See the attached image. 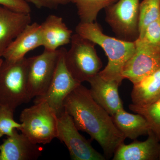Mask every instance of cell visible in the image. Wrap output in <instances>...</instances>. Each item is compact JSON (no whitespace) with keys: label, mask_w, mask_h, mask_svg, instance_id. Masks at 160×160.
Segmentation results:
<instances>
[{"label":"cell","mask_w":160,"mask_h":160,"mask_svg":"<svg viewBox=\"0 0 160 160\" xmlns=\"http://www.w3.org/2000/svg\"><path fill=\"white\" fill-rule=\"evenodd\" d=\"M64 110L72 118L78 130L95 140L106 157H111L126 138L115 125L111 116L92 98L89 89L81 84L66 98Z\"/></svg>","instance_id":"6da1fadb"},{"label":"cell","mask_w":160,"mask_h":160,"mask_svg":"<svg viewBox=\"0 0 160 160\" xmlns=\"http://www.w3.org/2000/svg\"><path fill=\"white\" fill-rule=\"evenodd\" d=\"M76 33L99 45L105 51L108 59L106 67L99 72L104 79L116 82L121 85L123 80L122 72L126 62L135 49V42H126L104 34L97 22H80L76 27Z\"/></svg>","instance_id":"7a4b0ae2"},{"label":"cell","mask_w":160,"mask_h":160,"mask_svg":"<svg viewBox=\"0 0 160 160\" xmlns=\"http://www.w3.org/2000/svg\"><path fill=\"white\" fill-rule=\"evenodd\" d=\"M29 58L11 62L3 60L0 66V106L15 111L31 100L28 87Z\"/></svg>","instance_id":"3957f363"},{"label":"cell","mask_w":160,"mask_h":160,"mask_svg":"<svg viewBox=\"0 0 160 160\" xmlns=\"http://www.w3.org/2000/svg\"><path fill=\"white\" fill-rule=\"evenodd\" d=\"M58 120L56 112L48 103L37 102L21 112L19 130L35 144L46 145L57 138Z\"/></svg>","instance_id":"277c9868"},{"label":"cell","mask_w":160,"mask_h":160,"mask_svg":"<svg viewBox=\"0 0 160 160\" xmlns=\"http://www.w3.org/2000/svg\"><path fill=\"white\" fill-rule=\"evenodd\" d=\"M70 43V49L65 53L66 68L78 82H88L102 67L95 48L96 44L77 33L72 35Z\"/></svg>","instance_id":"5b68a950"},{"label":"cell","mask_w":160,"mask_h":160,"mask_svg":"<svg viewBox=\"0 0 160 160\" xmlns=\"http://www.w3.org/2000/svg\"><path fill=\"white\" fill-rule=\"evenodd\" d=\"M140 0H118L105 8L106 22L117 38L135 42L139 36Z\"/></svg>","instance_id":"8992f818"},{"label":"cell","mask_w":160,"mask_h":160,"mask_svg":"<svg viewBox=\"0 0 160 160\" xmlns=\"http://www.w3.org/2000/svg\"><path fill=\"white\" fill-rule=\"evenodd\" d=\"M61 49L44 50L41 54L29 58L28 87L31 99L42 96L48 90L53 78Z\"/></svg>","instance_id":"52a82bcc"},{"label":"cell","mask_w":160,"mask_h":160,"mask_svg":"<svg viewBox=\"0 0 160 160\" xmlns=\"http://www.w3.org/2000/svg\"><path fill=\"white\" fill-rule=\"evenodd\" d=\"M78 131L71 116L64 110L58 117L57 138L65 144L72 159L106 160Z\"/></svg>","instance_id":"ba28073f"},{"label":"cell","mask_w":160,"mask_h":160,"mask_svg":"<svg viewBox=\"0 0 160 160\" xmlns=\"http://www.w3.org/2000/svg\"><path fill=\"white\" fill-rule=\"evenodd\" d=\"M135 49L122 70L123 79L129 80L134 85L160 68V46L135 42Z\"/></svg>","instance_id":"9c48e42d"},{"label":"cell","mask_w":160,"mask_h":160,"mask_svg":"<svg viewBox=\"0 0 160 160\" xmlns=\"http://www.w3.org/2000/svg\"><path fill=\"white\" fill-rule=\"evenodd\" d=\"M61 53L53 78L48 90L42 96L36 98L34 102H45L56 112L58 117L64 110L63 104L68 95L82 83L76 81L66 68L65 62L66 49Z\"/></svg>","instance_id":"30bf717a"},{"label":"cell","mask_w":160,"mask_h":160,"mask_svg":"<svg viewBox=\"0 0 160 160\" xmlns=\"http://www.w3.org/2000/svg\"><path fill=\"white\" fill-rule=\"evenodd\" d=\"M14 133L0 145V160H35L42 154L43 147L32 142L23 133Z\"/></svg>","instance_id":"8fae6325"},{"label":"cell","mask_w":160,"mask_h":160,"mask_svg":"<svg viewBox=\"0 0 160 160\" xmlns=\"http://www.w3.org/2000/svg\"><path fill=\"white\" fill-rule=\"evenodd\" d=\"M30 23V13L18 12L0 6V58L12 41Z\"/></svg>","instance_id":"7c38bea8"},{"label":"cell","mask_w":160,"mask_h":160,"mask_svg":"<svg viewBox=\"0 0 160 160\" xmlns=\"http://www.w3.org/2000/svg\"><path fill=\"white\" fill-rule=\"evenodd\" d=\"M98 73L88 81L91 86L89 91L94 101L112 116L124 109L119 94L120 85L116 82L104 79Z\"/></svg>","instance_id":"4fadbf2b"},{"label":"cell","mask_w":160,"mask_h":160,"mask_svg":"<svg viewBox=\"0 0 160 160\" xmlns=\"http://www.w3.org/2000/svg\"><path fill=\"white\" fill-rule=\"evenodd\" d=\"M42 46L41 25L30 23L8 46L3 54L5 60L11 62L24 58L29 52Z\"/></svg>","instance_id":"5bb4252c"},{"label":"cell","mask_w":160,"mask_h":160,"mask_svg":"<svg viewBox=\"0 0 160 160\" xmlns=\"http://www.w3.org/2000/svg\"><path fill=\"white\" fill-rule=\"evenodd\" d=\"M144 142L120 145L114 152L113 160H155L158 159L160 141L152 131Z\"/></svg>","instance_id":"9a60e30c"},{"label":"cell","mask_w":160,"mask_h":160,"mask_svg":"<svg viewBox=\"0 0 160 160\" xmlns=\"http://www.w3.org/2000/svg\"><path fill=\"white\" fill-rule=\"evenodd\" d=\"M40 25L42 46L45 50L55 51L59 47L70 43L72 31L68 28L62 18L49 15Z\"/></svg>","instance_id":"2e32d148"},{"label":"cell","mask_w":160,"mask_h":160,"mask_svg":"<svg viewBox=\"0 0 160 160\" xmlns=\"http://www.w3.org/2000/svg\"><path fill=\"white\" fill-rule=\"evenodd\" d=\"M111 117L115 125L126 138L135 140L141 136L148 135L152 131L147 120L138 113H130L124 109Z\"/></svg>","instance_id":"e0dca14e"},{"label":"cell","mask_w":160,"mask_h":160,"mask_svg":"<svg viewBox=\"0 0 160 160\" xmlns=\"http://www.w3.org/2000/svg\"><path fill=\"white\" fill-rule=\"evenodd\" d=\"M132 105L146 107L160 98V68L133 85L131 94Z\"/></svg>","instance_id":"ac0fdd59"},{"label":"cell","mask_w":160,"mask_h":160,"mask_svg":"<svg viewBox=\"0 0 160 160\" xmlns=\"http://www.w3.org/2000/svg\"><path fill=\"white\" fill-rule=\"evenodd\" d=\"M118 0H71L75 5L78 14L82 22L91 23L96 22L98 14Z\"/></svg>","instance_id":"d6986e66"},{"label":"cell","mask_w":160,"mask_h":160,"mask_svg":"<svg viewBox=\"0 0 160 160\" xmlns=\"http://www.w3.org/2000/svg\"><path fill=\"white\" fill-rule=\"evenodd\" d=\"M159 18H160V0H143L140 2L138 38L142 37L149 24Z\"/></svg>","instance_id":"ffe728a7"},{"label":"cell","mask_w":160,"mask_h":160,"mask_svg":"<svg viewBox=\"0 0 160 160\" xmlns=\"http://www.w3.org/2000/svg\"><path fill=\"white\" fill-rule=\"evenodd\" d=\"M129 109L132 111L142 115L147 120L152 131L160 139V98L154 102L146 107H137L130 104Z\"/></svg>","instance_id":"44dd1931"},{"label":"cell","mask_w":160,"mask_h":160,"mask_svg":"<svg viewBox=\"0 0 160 160\" xmlns=\"http://www.w3.org/2000/svg\"><path fill=\"white\" fill-rule=\"evenodd\" d=\"M14 111L0 106V138L3 136L12 135L15 129H19L22 125L13 118Z\"/></svg>","instance_id":"7402d4cb"},{"label":"cell","mask_w":160,"mask_h":160,"mask_svg":"<svg viewBox=\"0 0 160 160\" xmlns=\"http://www.w3.org/2000/svg\"><path fill=\"white\" fill-rule=\"evenodd\" d=\"M138 39L148 44L160 46V18L149 24L146 28L142 37Z\"/></svg>","instance_id":"603a6c76"},{"label":"cell","mask_w":160,"mask_h":160,"mask_svg":"<svg viewBox=\"0 0 160 160\" xmlns=\"http://www.w3.org/2000/svg\"><path fill=\"white\" fill-rule=\"evenodd\" d=\"M0 6L18 12L30 13L31 11L26 0H0Z\"/></svg>","instance_id":"cb8c5ba5"},{"label":"cell","mask_w":160,"mask_h":160,"mask_svg":"<svg viewBox=\"0 0 160 160\" xmlns=\"http://www.w3.org/2000/svg\"><path fill=\"white\" fill-rule=\"evenodd\" d=\"M28 3H31L38 9L47 8L56 9L59 6L67 5L71 0H26Z\"/></svg>","instance_id":"d4e9b609"},{"label":"cell","mask_w":160,"mask_h":160,"mask_svg":"<svg viewBox=\"0 0 160 160\" xmlns=\"http://www.w3.org/2000/svg\"><path fill=\"white\" fill-rule=\"evenodd\" d=\"M3 61V59H2V58H0V66H1L2 62Z\"/></svg>","instance_id":"484cf974"},{"label":"cell","mask_w":160,"mask_h":160,"mask_svg":"<svg viewBox=\"0 0 160 160\" xmlns=\"http://www.w3.org/2000/svg\"><path fill=\"white\" fill-rule=\"evenodd\" d=\"M159 141H160V149H159V158H158L159 160H160V139Z\"/></svg>","instance_id":"4316f807"}]
</instances>
